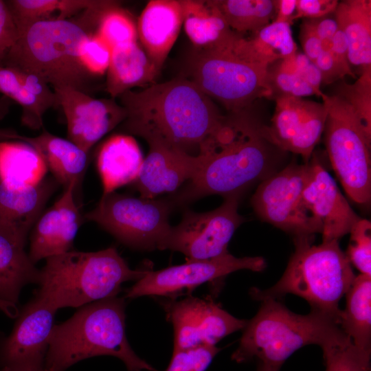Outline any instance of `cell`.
<instances>
[{
  "label": "cell",
  "instance_id": "cell-1",
  "mask_svg": "<svg viewBox=\"0 0 371 371\" xmlns=\"http://www.w3.org/2000/svg\"><path fill=\"white\" fill-rule=\"evenodd\" d=\"M126 113L122 129L198 156L225 119L212 100L190 79H173L127 91L117 98Z\"/></svg>",
  "mask_w": 371,
  "mask_h": 371
},
{
  "label": "cell",
  "instance_id": "cell-2",
  "mask_svg": "<svg viewBox=\"0 0 371 371\" xmlns=\"http://www.w3.org/2000/svg\"><path fill=\"white\" fill-rule=\"evenodd\" d=\"M274 148L264 135L263 125L243 111L225 117L197 156L195 176L170 200L175 206H183L213 194L240 196L270 175Z\"/></svg>",
  "mask_w": 371,
  "mask_h": 371
},
{
  "label": "cell",
  "instance_id": "cell-3",
  "mask_svg": "<svg viewBox=\"0 0 371 371\" xmlns=\"http://www.w3.org/2000/svg\"><path fill=\"white\" fill-rule=\"evenodd\" d=\"M111 4L89 9L76 20L46 19L22 30L2 65L33 73L53 89L72 88L89 94L93 76L82 65L79 46L94 33Z\"/></svg>",
  "mask_w": 371,
  "mask_h": 371
},
{
  "label": "cell",
  "instance_id": "cell-4",
  "mask_svg": "<svg viewBox=\"0 0 371 371\" xmlns=\"http://www.w3.org/2000/svg\"><path fill=\"white\" fill-rule=\"evenodd\" d=\"M125 302L117 295L86 304L54 324L45 371H65L82 360L101 355L120 359L128 371H157L135 354L125 330Z\"/></svg>",
  "mask_w": 371,
  "mask_h": 371
},
{
  "label": "cell",
  "instance_id": "cell-5",
  "mask_svg": "<svg viewBox=\"0 0 371 371\" xmlns=\"http://www.w3.org/2000/svg\"><path fill=\"white\" fill-rule=\"evenodd\" d=\"M45 260L35 296L56 310L117 296L123 283L137 281L149 270L131 269L113 247L97 251H69Z\"/></svg>",
  "mask_w": 371,
  "mask_h": 371
},
{
  "label": "cell",
  "instance_id": "cell-6",
  "mask_svg": "<svg viewBox=\"0 0 371 371\" xmlns=\"http://www.w3.org/2000/svg\"><path fill=\"white\" fill-rule=\"evenodd\" d=\"M295 250L280 279L271 287L252 288L256 300H280L293 294L305 300L312 311L326 315L339 324V302L355 278L351 264L339 246V240L311 245V238L295 239Z\"/></svg>",
  "mask_w": 371,
  "mask_h": 371
},
{
  "label": "cell",
  "instance_id": "cell-7",
  "mask_svg": "<svg viewBox=\"0 0 371 371\" xmlns=\"http://www.w3.org/2000/svg\"><path fill=\"white\" fill-rule=\"evenodd\" d=\"M243 328L232 359L237 363L256 359L258 363L280 370L298 349L315 344L322 347L340 330L333 319L311 311L307 315L290 311L279 300L266 298Z\"/></svg>",
  "mask_w": 371,
  "mask_h": 371
},
{
  "label": "cell",
  "instance_id": "cell-8",
  "mask_svg": "<svg viewBox=\"0 0 371 371\" xmlns=\"http://www.w3.org/2000/svg\"><path fill=\"white\" fill-rule=\"evenodd\" d=\"M327 108L325 144L331 166L347 195L356 203L371 198L370 137L350 104L339 95L323 93Z\"/></svg>",
  "mask_w": 371,
  "mask_h": 371
},
{
  "label": "cell",
  "instance_id": "cell-9",
  "mask_svg": "<svg viewBox=\"0 0 371 371\" xmlns=\"http://www.w3.org/2000/svg\"><path fill=\"white\" fill-rule=\"evenodd\" d=\"M267 69L226 48L200 50L191 64L190 80L212 100L236 113L256 100L271 98Z\"/></svg>",
  "mask_w": 371,
  "mask_h": 371
},
{
  "label": "cell",
  "instance_id": "cell-10",
  "mask_svg": "<svg viewBox=\"0 0 371 371\" xmlns=\"http://www.w3.org/2000/svg\"><path fill=\"white\" fill-rule=\"evenodd\" d=\"M170 199H148L113 192L102 194L84 218L93 221L122 244L138 250L158 249L171 225Z\"/></svg>",
  "mask_w": 371,
  "mask_h": 371
},
{
  "label": "cell",
  "instance_id": "cell-11",
  "mask_svg": "<svg viewBox=\"0 0 371 371\" xmlns=\"http://www.w3.org/2000/svg\"><path fill=\"white\" fill-rule=\"evenodd\" d=\"M239 196L225 197L223 203L211 211H185L158 249L180 252L186 260H209L228 253V244L244 221L238 211Z\"/></svg>",
  "mask_w": 371,
  "mask_h": 371
},
{
  "label": "cell",
  "instance_id": "cell-12",
  "mask_svg": "<svg viewBox=\"0 0 371 371\" xmlns=\"http://www.w3.org/2000/svg\"><path fill=\"white\" fill-rule=\"evenodd\" d=\"M308 163H291L260 183L251 203L262 221L298 238H312L321 228L305 208L302 191Z\"/></svg>",
  "mask_w": 371,
  "mask_h": 371
},
{
  "label": "cell",
  "instance_id": "cell-13",
  "mask_svg": "<svg viewBox=\"0 0 371 371\" xmlns=\"http://www.w3.org/2000/svg\"><path fill=\"white\" fill-rule=\"evenodd\" d=\"M267 267L261 256L238 258L229 252L217 258L186 260L183 264L157 271L149 269L126 291V297L142 296L171 297L190 291L205 282L223 279L238 270L262 271Z\"/></svg>",
  "mask_w": 371,
  "mask_h": 371
},
{
  "label": "cell",
  "instance_id": "cell-14",
  "mask_svg": "<svg viewBox=\"0 0 371 371\" xmlns=\"http://www.w3.org/2000/svg\"><path fill=\"white\" fill-rule=\"evenodd\" d=\"M163 302L173 326V351L216 346L226 336L243 330L248 321L235 317L209 298L188 296Z\"/></svg>",
  "mask_w": 371,
  "mask_h": 371
},
{
  "label": "cell",
  "instance_id": "cell-15",
  "mask_svg": "<svg viewBox=\"0 0 371 371\" xmlns=\"http://www.w3.org/2000/svg\"><path fill=\"white\" fill-rule=\"evenodd\" d=\"M56 311L36 296L23 308L0 347V371H45Z\"/></svg>",
  "mask_w": 371,
  "mask_h": 371
},
{
  "label": "cell",
  "instance_id": "cell-16",
  "mask_svg": "<svg viewBox=\"0 0 371 371\" xmlns=\"http://www.w3.org/2000/svg\"><path fill=\"white\" fill-rule=\"evenodd\" d=\"M275 100L271 124L263 125L264 135L276 148L298 154L308 163L324 133L326 105L291 96Z\"/></svg>",
  "mask_w": 371,
  "mask_h": 371
},
{
  "label": "cell",
  "instance_id": "cell-17",
  "mask_svg": "<svg viewBox=\"0 0 371 371\" xmlns=\"http://www.w3.org/2000/svg\"><path fill=\"white\" fill-rule=\"evenodd\" d=\"M54 90L65 115L68 139L87 153L126 118L124 108L114 98L95 99L69 87Z\"/></svg>",
  "mask_w": 371,
  "mask_h": 371
},
{
  "label": "cell",
  "instance_id": "cell-18",
  "mask_svg": "<svg viewBox=\"0 0 371 371\" xmlns=\"http://www.w3.org/2000/svg\"><path fill=\"white\" fill-rule=\"evenodd\" d=\"M302 200L305 208L321 228L322 241L339 240L361 218L313 155L308 162Z\"/></svg>",
  "mask_w": 371,
  "mask_h": 371
},
{
  "label": "cell",
  "instance_id": "cell-19",
  "mask_svg": "<svg viewBox=\"0 0 371 371\" xmlns=\"http://www.w3.org/2000/svg\"><path fill=\"white\" fill-rule=\"evenodd\" d=\"M76 192L73 186L65 188L60 197L34 224L28 253L34 265L42 259L70 251L84 218Z\"/></svg>",
  "mask_w": 371,
  "mask_h": 371
},
{
  "label": "cell",
  "instance_id": "cell-20",
  "mask_svg": "<svg viewBox=\"0 0 371 371\" xmlns=\"http://www.w3.org/2000/svg\"><path fill=\"white\" fill-rule=\"evenodd\" d=\"M133 188L144 199L172 194L195 176L199 166L196 156L158 144H150Z\"/></svg>",
  "mask_w": 371,
  "mask_h": 371
},
{
  "label": "cell",
  "instance_id": "cell-21",
  "mask_svg": "<svg viewBox=\"0 0 371 371\" xmlns=\"http://www.w3.org/2000/svg\"><path fill=\"white\" fill-rule=\"evenodd\" d=\"M183 22L181 0H151L137 23V36L144 50L160 70L173 47Z\"/></svg>",
  "mask_w": 371,
  "mask_h": 371
},
{
  "label": "cell",
  "instance_id": "cell-22",
  "mask_svg": "<svg viewBox=\"0 0 371 371\" xmlns=\"http://www.w3.org/2000/svg\"><path fill=\"white\" fill-rule=\"evenodd\" d=\"M59 183L53 177L19 191L0 186V231L25 245L27 238Z\"/></svg>",
  "mask_w": 371,
  "mask_h": 371
},
{
  "label": "cell",
  "instance_id": "cell-23",
  "mask_svg": "<svg viewBox=\"0 0 371 371\" xmlns=\"http://www.w3.org/2000/svg\"><path fill=\"white\" fill-rule=\"evenodd\" d=\"M144 161L141 149L133 137L115 134L100 147L95 164L102 186L107 194L137 178Z\"/></svg>",
  "mask_w": 371,
  "mask_h": 371
},
{
  "label": "cell",
  "instance_id": "cell-24",
  "mask_svg": "<svg viewBox=\"0 0 371 371\" xmlns=\"http://www.w3.org/2000/svg\"><path fill=\"white\" fill-rule=\"evenodd\" d=\"M221 48L230 50L246 61L267 67L297 51L291 25L273 22L254 33L250 38L236 33Z\"/></svg>",
  "mask_w": 371,
  "mask_h": 371
},
{
  "label": "cell",
  "instance_id": "cell-25",
  "mask_svg": "<svg viewBox=\"0 0 371 371\" xmlns=\"http://www.w3.org/2000/svg\"><path fill=\"white\" fill-rule=\"evenodd\" d=\"M23 141L40 153L52 177L64 189L71 186L79 188L88 167L89 153L45 129L36 137L25 136Z\"/></svg>",
  "mask_w": 371,
  "mask_h": 371
},
{
  "label": "cell",
  "instance_id": "cell-26",
  "mask_svg": "<svg viewBox=\"0 0 371 371\" xmlns=\"http://www.w3.org/2000/svg\"><path fill=\"white\" fill-rule=\"evenodd\" d=\"M159 71L137 41L114 47L106 72V90L115 99L134 88L155 83Z\"/></svg>",
  "mask_w": 371,
  "mask_h": 371
},
{
  "label": "cell",
  "instance_id": "cell-27",
  "mask_svg": "<svg viewBox=\"0 0 371 371\" xmlns=\"http://www.w3.org/2000/svg\"><path fill=\"white\" fill-rule=\"evenodd\" d=\"M48 169L40 153L21 140L0 141V186L19 191L34 187Z\"/></svg>",
  "mask_w": 371,
  "mask_h": 371
},
{
  "label": "cell",
  "instance_id": "cell-28",
  "mask_svg": "<svg viewBox=\"0 0 371 371\" xmlns=\"http://www.w3.org/2000/svg\"><path fill=\"white\" fill-rule=\"evenodd\" d=\"M334 13L347 41L350 64L371 67V1L345 0L338 3Z\"/></svg>",
  "mask_w": 371,
  "mask_h": 371
},
{
  "label": "cell",
  "instance_id": "cell-29",
  "mask_svg": "<svg viewBox=\"0 0 371 371\" xmlns=\"http://www.w3.org/2000/svg\"><path fill=\"white\" fill-rule=\"evenodd\" d=\"M25 246L0 231V301L16 304L24 286L38 283L40 269Z\"/></svg>",
  "mask_w": 371,
  "mask_h": 371
},
{
  "label": "cell",
  "instance_id": "cell-30",
  "mask_svg": "<svg viewBox=\"0 0 371 371\" xmlns=\"http://www.w3.org/2000/svg\"><path fill=\"white\" fill-rule=\"evenodd\" d=\"M185 32L200 50L218 47L234 34L213 1L181 0Z\"/></svg>",
  "mask_w": 371,
  "mask_h": 371
},
{
  "label": "cell",
  "instance_id": "cell-31",
  "mask_svg": "<svg viewBox=\"0 0 371 371\" xmlns=\"http://www.w3.org/2000/svg\"><path fill=\"white\" fill-rule=\"evenodd\" d=\"M345 295L339 326L354 345L371 350V276H355Z\"/></svg>",
  "mask_w": 371,
  "mask_h": 371
},
{
  "label": "cell",
  "instance_id": "cell-32",
  "mask_svg": "<svg viewBox=\"0 0 371 371\" xmlns=\"http://www.w3.org/2000/svg\"><path fill=\"white\" fill-rule=\"evenodd\" d=\"M5 2L19 33L34 23L52 19L53 14H58L56 19H69L78 12L103 6L108 1L10 0Z\"/></svg>",
  "mask_w": 371,
  "mask_h": 371
},
{
  "label": "cell",
  "instance_id": "cell-33",
  "mask_svg": "<svg viewBox=\"0 0 371 371\" xmlns=\"http://www.w3.org/2000/svg\"><path fill=\"white\" fill-rule=\"evenodd\" d=\"M227 25L241 34H253L272 23L276 0H213Z\"/></svg>",
  "mask_w": 371,
  "mask_h": 371
},
{
  "label": "cell",
  "instance_id": "cell-34",
  "mask_svg": "<svg viewBox=\"0 0 371 371\" xmlns=\"http://www.w3.org/2000/svg\"><path fill=\"white\" fill-rule=\"evenodd\" d=\"M321 348L325 371H370L371 350L354 345L341 329Z\"/></svg>",
  "mask_w": 371,
  "mask_h": 371
},
{
  "label": "cell",
  "instance_id": "cell-35",
  "mask_svg": "<svg viewBox=\"0 0 371 371\" xmlns=\"http://www.w3.org/2000/svg\"><path fill=\"white\" fill-rule=\"evenodd\" d=\"M0 93L21 106L23 125L32 130L43 127L46 111L26 89L16 69L0 65Z\"/></svg>",
  "mask_w": 371,
  "mask_h": 371
},
{
  "label": "cell",
  "instance_id": "cell-36",
  "mask_svg": "<svg viewBox=\"0 0 371 371\" xmlns=\"http://www.w3.org/2000/svg\"><path fill=\"white\" fill-rule=\"evenodd\" d=\"M96 33L111 49L137 41V30L133 21L117 5L102 15Z\"/></svg>",
  "mask_w": 371,
  "mask_h": 371
},
{
  "label": "cell",
  "instance_id": "cell-37",
  "mask_svg": "<svg viewBox=\"0 0 371 371\" xmlns=\"http://www.w3.org/2000/svg\"><path fill=\"white\" fill-rule=\"evenodd\" d=\"M336 94L350 104L371 137V67L362 69L355 83L340 85Z\"/></svg>",
  "mask_w": 371,
  "mask_h": 371
},
{
  "label": "cell",
  "instance_id": "cell-38",
  "mask_svg": "<svg viewBox=\"0 0 371 371\" xmlns=\"http://www.w3.org/2000/svg\"><path fill=\"white\" fill-rule=\"evenodd\" d=\"M267 82L271 98L281 96L301 98L309 95L321 97L323 92L310 85L300 75L284 71L273 63L267 69Z\"/></svg>",
  "mask_w": 371,
  "mask_h": 371
},
{
  "label": "cell",
  "instance_id": "cell-39",
  "mask_svg": "<svg viewBox=\"0 0 371 371\" xmlns=\"http://www.w3.org/2000/svg\"><path fill=\"white\" fill-rule=\"evenodd\" d=\"M350 243L345 253L350 264L361 273L371 276V223L360 218L352 227Z\"/></svg>",
  "mask_w": 371,
  "mask_h": 371
},
{
  "label": "cell",
  "instance_id": "cell-40",
  "mask_svg": "<svg viewBox=\"0 0 371 371\" xmlns=\"http://www.w3.org/2000/svg\"><path fill=\"white\" fill-rule=\"evenodd\" d=\"M111 52V47L96 32L87 35L79 46L80 62L93 76L106 72Z\"/></svg>",
  "mask_w": 371,
  "mask_h": 371
},
{
  "label": "cell",
  "instance_id": "cell-41",
  "mask_svg": "<svg viewBox=\"0 0 371 371\" xmlns=\"http://www.w3.org/2000/svg\"><path fill=\"white\" fill-rule=\"evenodd\" d=\"M220 351L216 346H203L173 351L165 371H205Z\"/></svg>",
  "mask_w": 371,
  "mask_h": 371
},
{
  "label": "cell",
  "instance_id": "cell-42",
  "mask_svg": "<svg viewBox=\"0 0 371 371\" xmlns=\"http://www.w3.org/2000/svg\"><path fill=\"white\" fill-rule=\"evenodd\" d=\"M14 69L19 73L26 89L37 100L45 111L51 108L60 106L56 93L45 80L33 73Z\"/></svg>",
  "mask_w": 371,
  "mask_h": 371
},
{
  "label": "cell",
  "instance_id": "cell-43",
  "mask_svg": "<svg viewBox=\"0 0 371 371\" xmlns=\"http://www.w3.org/2000/svg\"><path fill=\"white\" fill-rule=\"evenodd\" d=\"M19 37V30L5 1L0 0V65Z\"/></svg>",
  "mask_w": 371,
  "mask_h": 371
},
{
  "label": "cell",
  "instance_id": "cell-44",
  "mask_svg": "<svg viewBox=\"0 0 371 371\" xmlns=\"http://www.w3.org/2000/svg\"><path fill=\"white\" fill-rule=\"evenodd\" d=\"M339 1L337 0H297L293 21L301 18L319 19L334 12Z\"/></svg>",
  "mask_w": 371,
  "mask_h": 371
},
{
  "label": "cell",
  "instance_id": "cell-45",
  "mask_svg": "<svg viewBox=\"0 0 371 371\" xmlns=\"http://www.w3.org/2000/svg\"><path fill=\"white\" fill-rule=\"evenodd\" d=\"M299 36L304 54L314 63L322 49L313 19H308L302 23Z\"/></svg>",
  "mask_w": 371,
  "mask_h": 371
},
{
  "label": "cell",
  "instance_id": "cell-46",
  "mask_svg": "<svg viewBox=\"0 0 371 371\" xmlns=\"http://www.w3.org/2000/svg\"><path fill=\"white\" fill-rule=\"evenodd\" d=\"M344 76L356 78L348 60V46L344 33L339 29L333 38V48L330 52Z\"/></svg>",
  "mask_w": 371,
  "mask_h": 371
},
{
  "label": "cell",
  "instance_id": "cell-47",
  "mask_svg": "<svg viewBox=\"0 0 371 371\" xmlns=\"http://www.w3.org/2000/svg\"><path fill=\"white\" fill-rule=\"evenodd\" d=\"M313 63L320 72L322 83L330 84L344 78L330 52H321Z\"/></svg>",
  "mask_w": 371,
  "mask_h": 371
},
{
  "label": "cell",
  "instance_id": "cell-48",
  "mask_svg": "<svg viewBox=\"0 0 371 371\" xmlns=\"http://www.w3.org/2000/svg\"><path fill=\"white\" fill-rule=\"evenodd\" d=\"M297 0H276V13L273 23H284L291 25L295 14Z\"/></svg>",
  "mask_w": 371,
  "mask_h": 371
},
{
  "label": "cell",
  "instance_id": "cell-49",
  "mask_svg": "<svg viewBox=\"0 0 371 371\" xmlns=\"http://www.w3.org/2000/svg\"><path fill=\"white\" fill-rule=\"evenodd\" d=\"M313 19L315 31L321 40L333 39L339 30L335 19L331 18H319Z\"/></svg>",
  "mask_w": 371,
  "mask_h": 371
},
{
  "label": "cell",
  "instance_id": "cell-50",
  "mask_svg": "<svg viewBox=\"0 0 371 371\" xmlns=\"http://www.w3.org/2000/svg\"><path fill=\"white\" fill-rule=\"evenodd\" d=\"M23 135L19 134L12 129L0 128V141L4 140H21L23 141Z\"/></svg>",
  "mask_w": 371,
  "mask_h": 371
},
{
  "label": "cell",
  "instance_id": "cell-51",
  "mask_svg": "<svg viewBox=\"0 0 371 371\" xmlns=\"http://www.w3.org/2000/svg\"><path fill=\"white\" fill-rule=\"evenodd\" d=\"M8 112V103L0 98V120L3 119Z\"/></svg>",
  "mask_w": 371,
  "mask_h": 371
},
{
  "label": "cell",
  "instance_id": "cell-52",
  "mask_svg": "<svg viewBox=\"0 0 371 371\" xmlns=\"http://www.w3.org/2000/svg\"><path fill=\"white\" fill-rule=\"evenodd\" d=\"M11 308V305L9 303L0 301V310L5 313H9Z\"/></svg>",
  "mask_w": 371,
  "mask_h": 371
},
{
  "label": "cell",
  "instance_id": "cell-53",
  "mask_svg": "<svg viewBox=\"0 0 371 371\" xmlns=\"http://www.w3.org/2000/svg\"><path fill=\"white\" fill-rule=\"evenodd\" d=\"M257 371H280V370L266 366L262 363H258Z\"/></svg>",
  "mask_w": 371,
  "mask_h": 371
}]
</instances>
